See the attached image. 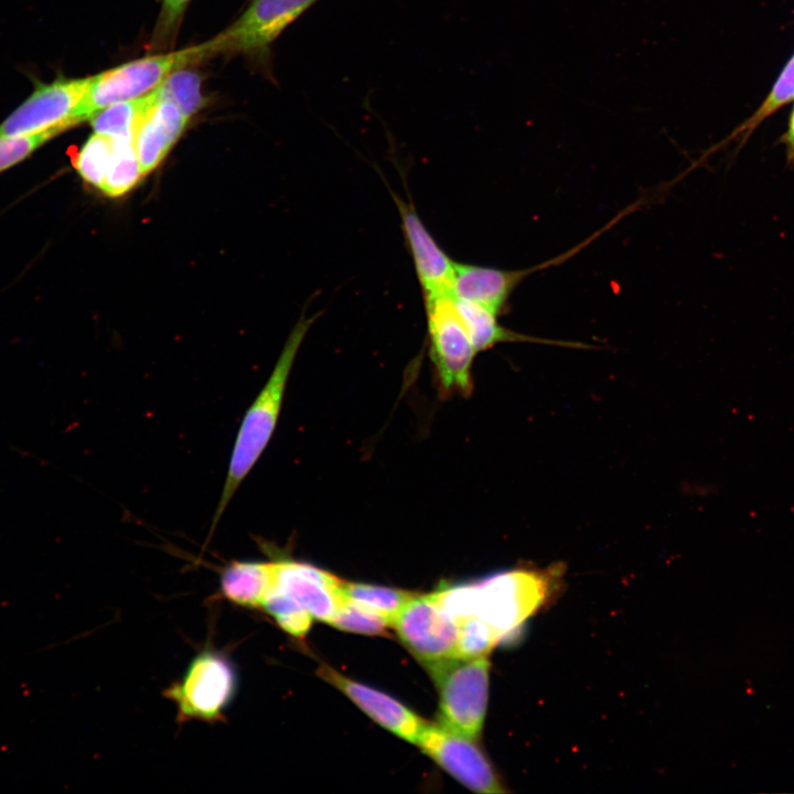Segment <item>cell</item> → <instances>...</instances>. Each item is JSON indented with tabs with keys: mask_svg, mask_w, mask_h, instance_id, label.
<instances>
[{
	"mask_svg": "<svg viewBox=\"0 0 794 794\" xmlns=\"http://www.w3.org/2000/svg\"><path fill=\"white\" fill-rule=\"evenodd\" d=\"M560 573L558 567L518 568L443 588L433 596L458 624L478 618L503 640L547 602Z\"/></svg>",
	"mask_w": 794,
	"mask_h": 794,
	"instance_id": "obj_1",
	"label": "cell"
},
{
	"mask_svg": "<svg viewBox=\"0 0 794 794\" xmlns=\"http://www.w3.org/2000/svg\"><path fill=\"white\" fill-rule=\"evenodd\" d=\"M318 315H302L293 326L270 376L240 422L221 497L212 519L211 533L216 528L236 491L250 473L273 434L294 358Z\"/></svg>",
	"mask_w": 794,
	"mask_h": 794,
	"instance_id": "obj_2",
	"label": "cell"
},
{
	"mask_svg": "<svg viewBox=\"0 0 794 794\" xmlns=\"http://www.w3.org/2000/svg\"><path fill=\"white\" fill-rule=\"evenodd\" d=\"M204 60L198 44L176 52L146 56L95 75L72 116V126L90 119L110 105L144 96L172 72Z\"/></svg>",
	"mask_w": 794,
	"mask_h": 794,
	"instance_id": "obj_3",
	"label": "cell"
},
{
	"mask_svg": "<svg viewBox=\"0 0 794 794\" xmlns=\"http://www.w3.org/2000/svg\"><path fill=\"white\" fill-rule=\"evenodd\" d=\"M425 667L439 690L440 725L475 740L482 731L487 707V655L448 658Z\"/></svg>",
	"mask_w": 794,
	"mask_h": 794,
	"instance_id": "obj_4",
	"label": "cell"
},
{
	"mask_svg": "<svg viewBox=\"0 0 794 794\" xmlns=\"http://www.w3.org/2000/svg\"><path fill=\"white\" fill-rule=\"evenodd\" d=\"M238 689L234 664L221 652L204 650L184 675L164 691L178 708V721H221Z\"/></svg>",
	"mask_w": 794,
	"mask_h": 794,
	"instance_id": "obj_5",
	"label": "cell"
},
{
	"mask_svg": "<svg viewBox=\"0 0 794 794\" xmlns=\"http://www.w3.org/2000/svg\"><path fill=\"white\" fill-rule=\"evenodd\" d=\"M430 356L446 390L468 394L471 366L478 353L452 296L425 299Z\"/></svg>",
	"mask_w": 794,
	"mask_h": 794,
	"instance_id": "obj_6",
	"label": "cell"
},
{
	"mask_svg": "<svg viewBox=\"0 0 794 794\" xmlns=\"http://www.w3.org/2000/svg\"><path fill=\"white\" fill-rule=\"evenodd\" d=\"M318 0H253L228 28L202 43L205 60L215 55L265 52Z\"/></svg>",
	"mask_w": 794,
	"mask_h": 794,
	"instance_id": "obj_7",
	"label": "cell"
},
{
	"mask_svg": "<svg viewBox=\"0 0 794 794\" xmlns=\"http://www.w3.org/2000/svg\"><path fill=\"white\" fill-rule=\"evenodd\" d=\"M404 645L425 665L455 658L459 624L432 594H415L391 625Z\"/></svg>",
	"mask_w": 794,
	"mask_h": 794,
	"instance_id": "obj_8",
	"label": "cell"
},
{
	"mask_svg": "<svg viewBox=\"0 0 794 794\" xmlns=\"http://www.w3.org/2000/svg\"><path fill=\"white\" fill-rule=\"evenodd\" d=\"M416 744L470 790L491 794L505 792L492 764L473 739L440 723L427 722Z\"/></svg>",
	"mask_w": 794,
	"mask_h": 794,
	"instance_id": "obj_9",
	"label": "cell"
},
{
	"mask_svg": "<svg viewBox=\"0 0 794 794\" xmlns=\"http://www.w3.org/2000/svg\"><path fill=\"white\" fill-rule=\"evenodd\" d=\"M92 77L58 78L41 84L1 125L0 137H13L72 127V116L88 90Z\"/></svg>",
	"mask_w": 794,
	"mask_h": 794,
	"instance_id": "obj_10",
	"label": "cell"
},
{
	"mask_svg": "<svg viewBox=\"0 0 794 794\" xmlns=\"http://www.w3.org/2000/svg\"><path fill=\"white\" fill-rule=\"evenodd\" d=\"M575 254L577 248L572 247L543 264L516 270L455 262L451 296L501 314L511 294L524 279L539 270L562 264Z\"/></svg>",
	"mask_w": 794,
	"mask_h": 794,
	"instance_id": "obj_11",
	"label": "cell"
},
{
	"mask_svg": "<svg viewBox=\"0 0 794 794\" xmlns=\"http://www.w3.org/2000/svg\"><path fill=\"white\" fill-rule=\"evenodd\" d=\"M425 299L451 296L455 262L429 233L414 204L391 192Z\"/></svg>",
	"mask_w": 794,
	"mask_h": 794,
	"instance_id": "obj_12",
	"label": "cell"
},
{
	"mask_svg": "<svg viewBox=\"0 0 794 794\" xmlns=\"http://www.w3.org/2000/svg\"><path fill=\"white\" fill-rule=\"evenodd\" d=\"M273 564V586L297 600L313 619L330 623L345 600L343 581L309 564L291 559Z\"/></svg>",
	"mask_w": 794,
	"mask_h": 794,
	"instance_id": "obj_13",
	"label": "cell"
},
{
	"mask_svg": "<svg viewBox=\"0 0 794 794\" xmlns=\"http://www.w3.org/2000/svg\"><path fill=\"white\" fill-rule=\"evenodd\" d=\"M318 674L322 679L347 696L375 722L397 737L416 744L422 728L427 723L425 719L393 697L357 683L329 665L322 664L318 669Z\"/></svg>",
	"mask_w": 794,
	"mask_h": 794,
	"instance_id": "obj_14",
	"label": "cell"
},
{
	"mask_svg": "<svg viewBox=\"0 0 794 794\" xmlns=\"http://www.w3.org/2000/svg\"><path fill=\"white\" fill-rule=\"evenodd\" d=\"M189 119L175 105L167 100L158 99L148 110L133 137L142 175L152 171L164 159Z\"/></svg>",
	"mask_w": 794,
	"mask_h": 794,
	"instance_id": "obj_15",
	"label": "cell"
},
{
	"mask_svg": "<svg viewBox=\"0 0 794 794\" xmlns=\"http://www.w3.org/2000/svg\"><path fill=\"white\" fill-rule=\"evenodd\" d=\"M275 579L272 561L237 560L223 568L221 592L232 603L248 609L260 608Z\"/></svg>",
	"mask_w": 794,
	"mask_h": 794,
	"instance_id": "obj_16",
	"label": "cell"
},
{
	"mask_svg": "<svg viewBox=\"0 0 794 794\" xmlns=\"http://www.w3.org/2000/svg\"><path fill=\"white\" fill-rule=\"evenodd\" d=\"M458 313L476 352L489 350L505 342H535L544 344L583 347L582 344L528 336L503 326L495 312L470 301L454 299Z\"/></svg>",
	"mask_w": 794,
	"mask_h": 794,
	"instance_id": "obj_17",
	"label": "cell"
},
{
	"mask_svg": "<svg viewBox=\"0 0 794 794\" xmlns=\"http://www.w3.org/2000/svg\"><path fill=\"white\" fill-rule=\"evenodd\" d=\"M158 101L155 89L139 98L106 107L89 120L95 132L133 142L135 132L148 110Z\"/></svg>",
	"mask_w": 794,
	"mask_h": 794,
	"instance_id": "obj_18",
	"label": "cell"
},
{
	"mask_svg": "<svg viewBox=\"0 0 794 794\" xmlns=\"http://www.w3.org/2000/svg\"><path fill=\"white\" fill-rule=\"evenodd\" d=\"M792 100H794V54L790 57L768 96L755 111L739 125L725 140L710 149L709 152L733 141H738V148H740L765 119Z\"/></svg>",
	"mask_w": 794,
	"mask_h": 794,
	"instance_id": "obj_19",
	"label": "cell"
},
{
	"mask_svg": "<svg viewBox=\"0 0 794 794\" xmlns=\"http://www.w3.org/2000/svg\"><path fill=\"white\" fill-rule=\"evenodd\" d=\"M343 597L383 616L393 625L395 619L416 593L389 587L344 582Z\"/></svg>",
	"mask_w": 794,
	"mask_h": 794,
	"instance_id": "obj_20",
	"label": "cell"
},
{
	"mask_svg": "<svg viewBox=\"0 0 794 794\" xmlns=\"http://www.w3.org/2000/svg\"><path fill=\"white\" fill-rule=\"evenodd\" d=\"M142 173L133 142L114 139V151L100 190L109 196H119L131 190Z\"/></svg>",
	"mask_w": 794,
	"mask_h": 794,
	"instance_id": "obj_21",
	"label": "cell"
},
{
	"mask_svg": "<svg viewBox=\"0 0 794 794\" xmlns=\"http://www.w3.org/2000/svg\"><path fill=\"white\" fill-rule=\"evenodd\" d=\"M159 100L175 105L183 115L191 118L204 105L201 93V77L186 67L172 72L157 88Z\"/></svg>",
	"mask_w": 794,
	"mask_h": 794,
	"instance_id": "obj_22",
	"label": "cell"
},
{
	"mask_svg": "<svg viewBox=\"0 0 794 794\" xmlns=\"http://www.w3.org/2000/svg\"><path fill=\"white\" fill-rule=\"evenodd\" d=\"M260 608L272 616L285 632L294 637H304L311 627L313 616L310 612L273 584Z\"/></svg>",
	"mask_w": 794,
	"mask_h": 794,
	"instance_id": "obj_23",
	"label": "cell"
},
{
	"mask_svg": "<svg viewBox=\"0 0 794 794\" xmlns=\"http://www.w3.org/2000/svg\"><path fill=\"white\" fill-rule=\"evenodd\" d=\"M112 151L114 139L95 132L79 150L75 160V168L86 182L100 187Z\"/></svg>",
	"mask_w": 794,
	"mask_h": 794,
	"instance_id": "obj_24",
	"label": "cell"
},
{
	"mask_svg": "<svg viewBox=\"0 0 794 794\" xmlns=\"http://www.w3.org/2000/svg\"><path fill=\"white\" fill-rule=\"evenodd\" d=\"M498 634L478 618L459 624V640L455 658H474L487 655L501 642Z\"/></svg>",
	"mask_w": 794,
	"mask_h": 794,
	"instance_id": "obj_25",
	"label": "cell"
},
{
	"mask_svg": "<svg viewBox=\"0 0 794 794\" xmlns=\"http://www.w3.org/2000/svg\"><path fill=\"white\" fill-rule=\"evenodd\" d=\"M329 624L343 631L366 635L384 634L389 626L379 614L347 599L343 601Z\"/></svg>",
	"mask_w": 794,
	"mask_h": 794,
	"instance_id": "obj_26",
	"label": "cell"
},
{
	"mask_svg": "<svg viewBox=\"0 0 794 794\" xmlns=\"http://www.w3.org/2000/svg\"><path fill=\"white\" fill-rule=\"evenodd\" d=\"M58 128L13 137H0V172L18 163L55 135Z\"/></svg>",
	"mask_w": 794,
	"mask_h": 794,
	"instance_id": "obj_27",
	"label": "cell"
},
{
	"mask_svg": "<svg viewBox=\"0 0 794 794\" xmlns=\"http://www.w3.org/2000/svg\"><path fill=\"white\" fill-rule=\"evenodd\" d=\"M190 1L162 0L161 11L153 33L154 41L159 43L167 42L175 34Z\"/></svg>",
	"mask_w": 794,
	"mask_h": 794,
	"instance_id": "obj_28",
	"label": "cell"
},
{
	"mask_svg": "<svg viewBox=\"0 0 794 794\" xmlns=\"http://www.w3.org/2000/svg\"><path fill=\"white\" fill-rule=\"evenodd\" d=\"M780 143L785 148L787 165L794 167V105L790 112L786 130L780 138Z\"/></svg>",
	"mask_w": 794,
	"mask_h": 794,
	"instance_id": "obj_29",
	"label": "cell"
}]
</instances>
